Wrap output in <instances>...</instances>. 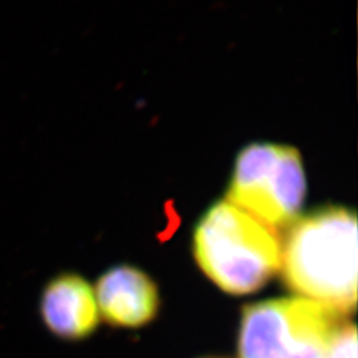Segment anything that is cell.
Masks as SVG:
<instances>
[{"mask_svg":"<svg viewBox=\"0 0 358 358\" xmlns=\"http://www.w3.org/2000/svg\"><path fill=\"white\" fill-rule=\"evenodd\" d=\"M357 262V217L344 207L296 220L282 244L285 285L340 316L356 309Z\"/></svg>","mask_w":358,"mask_h":358,"instance_id":"6da1fadb","label":"cell"},{"mask_svg":"<svg viewBox=\"0 0 358 358\" xmlns=\"http://www.w3.org/2000/svg\"><path fill=\"white\" fill-rule=\"evenodd\" d=\"M192 248L206 276L231 294L256 292L282 266L276 230L230 201L208 208L195 229Z\"/></svg>","mask_w":358,"mask_h":358,"instance_id":"7a4b0ae2","label":"cell"},{"mask_svg":"<svg viewBox=\"0 0 358 358\" xmlns=\"http://www.w3.org/2000/svg\"><path fill=\"white\" fill-rule=\"evenodd\" d=\"M343 316L304 297H282L243 308L239 358H325Z\"/></svg>","mask_w":358,"mask_h":358,"instance_id":"3957f363","label":"cell"},{"mask_svg":"<svg viewBox=\"0 0 358 358\" xmlns=\"http://www.w3.org/2000/svg\"><path fill=\"white\" fill-rule=\"evenodd\" d=\"M306 192L303 161L294 148L254 143L236 158L227 201L276 230L294 223Z\"/></svg>","mask_w":358,"mask_h":358,"instance_id":"277c9868","label":"cell"},{"mask_svg":"<svg viewBox=\"0 0 358 358\" xmlns=\"http://www.w3.org/2000/svg\"><path fill=\"white\" fill-rule=\"evenodd\" d=\"M38 313L48 332L66 341L90 337L100 322L94 288L77 273H59L40 294Z\"/></svg>","mask_w":358,"mask_h":358,"instance_id":"5b68a950","label":"cell"},{"mask_svg":"<svg viewBox=\"0 0 358 358\" xmlns=\"http://www.w3.org/2000/svg\"><path fill=\"white\" fill-rule=\"evenodd\" d=\"M96 301L103 320L121 328H140L158 313L159 294L141 269L118 266L97 280Z\"/></svg>","mask_w":358,"mask_h":358,"instance_id":"8992f818","label":"cell"},{"mask_svg":"<svg viewBox=\"0 0 358 358\" xmlns=\"http://www.w3.org/2000/svg\"><path fill=\"white\" fill-rule=\"evenodd\" d=\"M325 358H357V331L352 324H343L333 337Z\"/></svg>","mask_w":358,"mask_h":358,"instance_id":"52a82bcc","label":"cell"},{"mask_svg":"<svg viewBox=\"0 0 358 358\" xmlns=\"http://www.w3.org/2000/svg\"><path fill=\"white\" fill-rule=\"evenodd\" d=\"M208 358H215V357H208Z\"/></svg>","mask_w":358,"mask_h":358,"instance_id":"ba28073f","label":"cell"}]
</instances>
